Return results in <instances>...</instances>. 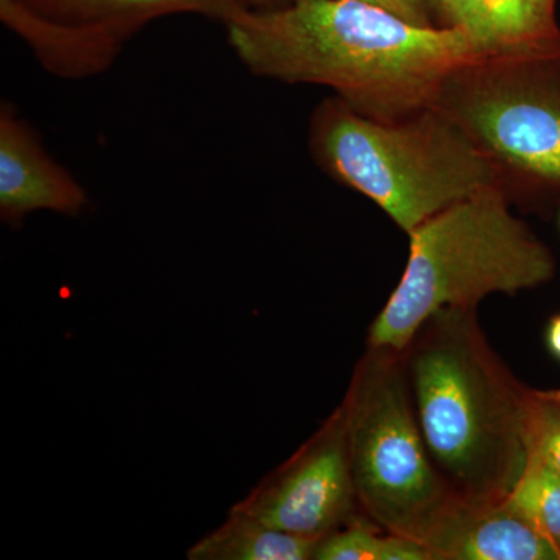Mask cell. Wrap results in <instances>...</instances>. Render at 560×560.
Listing matches in <instances>:
<instances>
[{
	"mask_svg": "<svg viewBox=\"0 0 560 560\" xmlns=\"http://www.w3.org/2000/svg\"><path fill=\"white\" fill-rule=\"evenodd\" d=\"M224 27L254 75L330 88L383 120L431 108L456 72L485 60L459 28L412 24L364 0H291L243 10Z\"/></svg>",
	"mask_w": 560,
	"mask_h": 560,
	"instance_id": "cell-1",
	"label": "cell"
},
{
	"mask_svg": "<svg viewBox=\"0 0 560 560\" xmlns=\"http://www.w3.org/2000/svg\"><path fill=\"white\" fill-rule=\"evenodd\" d=\"M420 433L464 503H503L528 463V386L486 338L477 307L431 315L404 350Z\"/></svg>",
	"mask_w": 560,
	"mask_h": 560,
	"instance_id": "cell-2",
	"label": "cell"
},
{
	"mask_svg": "<svg viewBox=\"0 0 560 560\" xmlns=\"http://www.w3.org/2000/svg\"><path fill=\"white\" fill-rule=\"evenodd\" d=\"M311 145L324 171L374 201L407 234L500 186L499 162L434 106L383 120L331 98L313 114Z\"/></svg>",
	"mask_w": 560,
	"mask_h": 560,
	"instance_id": "cell-3",
	"label": "cell"
},
{
	"mask_svg": "<svg viewBox=\"0 0 560 560\" xmlns=\"http://www.w3.org/2000/svg\"><path fill=\"white\" fill-rule=\"evenodd\" d=\"M399 285L370 327L368 345L404 352L442 308L477 307L490 294L550 282L548 246L512 213L500 186L456 202L419 224Z\"/></svg>",
	"mask_w": 560,
	"mask_h": 560,
	"instance_id": "cell-4",
	"label": "cell"
},
{
	"mask_svg": "<svg viewBox=\"0 0 560 560\" xmlns=\"http://www.w3.org/2000/svg\"><path fill=\"white\" fill-rule=\"evenodd\" d=\"M361 514L447 560L474 506L434 466L420 433L404 352L368 345L341 404Z\"/></svg>",
	"mask_w": 560,
	"mask_h": 560,
	"instance_id": "cell-5",
	"label": "cell"
},
{
	"mask_svg": "<svg viewBox=\"0 0 560 560\" xmlns=\"http://www.w3.org/2000/svg\"><path fill=\"white\" fill-rule=\"evenodd\" d=\"M434 108L499 164L560 189V57L474 62L447 81Z\"/></svg>",
	"mask_w": 560,
	"mask_h": 560,
	"instance_id": "cell-6",
	"label": "cell"
},
{
	"mask_svg": "<svg viewBox=\"0 0 560 560\" xmlns=\"http://www.w3.org/2000/svg\"><path fill=\"white\" fill-rule=\"evenodd\" d=\"M237 0H0V21L62 80L101 75L150 22L200 14L226 24Z\"/></svg>",
	"mask_w": 560,
	"mask_h": 560,
	"instance_id": "cell-7",
	"label": "cell"
},
{
	"mask_svg": "<svg viewBox=\"0 0 560 560\" xmlns=\"http://www.w3.org/2000/svg\"><path fill=\"white\" fill-rule=\"evenodd\" d=\"M234 510L272 528L316 540L364 517L350 470L341 405Z\"/></svg>",
	"mask_w": 560,
	"mask_h": 560,
	"instance_id": "cell-8",
	"label": "cell"
},
{
	"mask_svg": "<svg viewBox=\"0 0 560 560\" xmlns=\"http://www.w3.org/2000/svg\"><path fill=\"white\" fill-rule=\"evenodd\" d=\"M90 205L86 190L44 150L35 131L3 103L0 108V215L21 224L28 213L49 210L80 215Z\"/></svg>",
	"mask_w": 560,
	"mask_h": 560,
	"instance_id": "cell-9",
	"label": "cell"
},
{
	"mask_svg": "<svg viewBox=\"0 0 560 560\" xmlns=\"http://www.w3.org/2000/svg\"><path fill=\"white\" fill-rule=\"evenodd\" d=\"M485 60L560 57V33L536 0H438Z\"/></svg>",
	"mask_w": 560,
	"mask_h": 560,
	"instance_id": "cell-10",
	"label": "cell"
},
{
	"mask_svg": "<svg viewBox=\"0 0 560 560\" xmlns=\"http://www.w3.org/2000/svg\"><path fill=\"white\" fill-rule=\"evenodd\" d=\"M447 560H560L510 504L474 508Z\"/></svg>",
	"mask_w": 560,
	"mask_h": 560,
	"instance_id": "cell-11",
	"label": "cell"
},
{
	"mask_svg": "<svg viewBox=\"0 0 560 560\" xmlns=\"http://www.w3.org/2000/svg\"><path fill=\"white\" fill-rule=\"evenodd\" d=\"M319 540L265 525L241 511L195 544L190 560H311Z\"/></svg>",
	"mask_w": 560,
	"mask_h": 560,
	"instance_id": "cell-12",
	"label": "cell"
},
{
	"mask_svg": "<svg viewBox=\"0 0 560 560\" xmlns=\"http://www.w3.org/2000/svg\"><path fill=\"white\" fill-rule=\"evenodd\" d=\"M504 503L517 511L560 559V474L540 453L529 451L521 480Z\"/></svg>",
	"mask_w": 560,
	"mask_h": 560,
	"instance_id": "cell-13",
	"label": "cell"
},
{
	"mask_svg": "<svg viewBox=\"0 0 560 560\" xmlns=\"http://www.w3.org/2000/svg\"><path fill=\"white\" fill-rule=\"evenodd\" d=\"M315 560H431L418 541L390 534L361 517L319 540Z\"/></svg>",
	"mask_w": 560,
	"mask_h": 560,
	"instance_id": "cell-14",
	"label": "cell"
},
{
	"mask_svg": "<svg viewBox=\"0 0 560 560\" xmlns=\"http://www.w3.org/2000/svg\"><path fill=\"white\" fill-rule=\"evenodd\" d=\"M528 448L560 474V389L529 388Z\"/></svg>",
	"mask_w": 560,
	"mask_h": 560,
	"instance_id": "cell-15",
	"label": "cell"
},
{
	"mask_svg": "<svg viewBox=\"0 0 560 560\" xmlns=\"http://www.w3.org/2000/svg\"><path fill=\"white\" fill-rule=\"evenodd\" d=\"M364 2L375 3V5L393 11L412 24L430 25L422 0H364Z\"/></svg>",
	"mask_w": 560,
	"mask_h": 560,
	"instance_id": "cell-16",
	"label": "cell"
},
{
	"mask_svg": "<svg viewBox=\"0 0 560 560\" xmlns=\"http://www.w3.org/2000/svg\"><path fill=\"white\" fill-rule=\"evenodd\" d=\"M547 346L552 355L560 360V315H556L547 327Z\"/></svg>",
	"mask_w": 560,
	"mask_h": 560,
	"instance_id": "cell-17",
	"label": "cell"
},
{
	"mask_svg": "<svg viewBox=\"0 0 560 560\" xmlns=\"http://www.w3.org/2000/svg\"><path fill=\"white\" fill-rule=\"evenodd\" d=\"M246 10H272L287 5L291 0H237Z\"/></svg>",
	"mask_w": 560,
	"mask_h": 560,
	"instance_id": "cell-18",
	"label": "cell"
},
{
	"mask_svg": "<svg viewBox=\"0 0 560 560\" xmlns=\"http://www.w3.org/2000/svg\"><path fill=\"white\" fill-rule=\"evenodd\" d=\"M536 3L545 11V13L552 16V5H555V0H536Z\"/></svg>",
	"mask_w": 560,
	"mask_h": 560,
	"instance_id": "cell-19",
	"label": "cell"
}]
</instances>
